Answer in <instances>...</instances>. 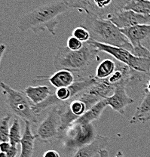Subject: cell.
Wrapping results in <instances>:
<instances>
[{
	"instance_id": "7a4b0ae2",
	"label": "cell",
	"mask_w": 150,
	"mask_h": 157,
	"mask_svg": "<svg viewBox=\"0 0 150 157\" xmlns=\"http://www.w3.org/2000/svg\"><path fill=\"white\" fill-rule=\"evenodd\" d=\"M98 50L90 42H84L82 48L72 51L67 47H59L54 58L56 70H66L76 73H82L89 70L94 62L100 58Z\"/></svg>"
},
{
	"instance_id": "30bf717a",
	"label": "cell",
	"mask_w": 150,
	"mask_h": 157,
	"mask_svg": "<svg viewBox=\"0 0 150 157\" xmlns=\"http://www.w3.org/2000/svg\"><path fill=\"white\" fill-rule=\"evenodd\" d=\"M120 29L129 28L138 25L150 24V17L130 10H122L110 20Z\"/></svg>"
},
{
	"instance_id": "52a82bcc",
	"label": "cell",
	"mask_w": 150,
	"mask_h": 157,
	"mask_svg": "<svg viewBox=\"0 0 150 157\" xmlns=\"http://www.w3.org/2000/svg\"><path fill=\"white\" fill-rule=\"evenodd\" d=\"M100 52H103L113 57L117 61L126 65L128 67L138 73L150 75V59L138 58L127 49L104 45L90 40Z\"/></svg>"
},
{
	"instance_id": "484cf974",
	"label": "cell",
	"mask_w": 150,
	"mask_h": 157,
	"mask_svg": "<svg viewBox=\"0 0 150 157\" xmlns=\"http://www.w3.org/2000/svg\"><path fill=\"white\" fill-rule=\"evenodd\" d=\"M11 147V144L10 142H2L0 144V150L2 153H7Z\"/></svg>"
},
{
	"instance_id": "d6986e66",
	"label": "cell",
	"mask_w": 150,
	"mask_h": 157,
	"mask_svg": "<svg viewBox=\"0 0 150 157\" xmlns=\"http://www.w3.org/2000/svg\"><path fill=\"white\" fill-rule=\"evenodd\" d=\"M117 63L111 59H104L97 65L94 78L97 80H103L113 74L116 70Z\"/></svg>"
},
{
	"instance_id": "6da1fadb",
	"label": "cell",
	"mask_w": 150,
	"mask_h": 157,
	"mask_svg": "<svg viewBox=\"0 0 150 157\" xmlns=\"http://www.w3.org/2000/svg\"><path fill=\"white\" fill-rule=\"evenodd\" d=\"M70 8L63 0L41 5L23 14L17 21V28L21 32L32 30L34 33L47 30L52 36L56 35L58 17Z\"/></svg>"
},
{
	"instance_id": "5bb4252c",
	"label": "cell",
	"mask_w": 150,
	"mask_h": 157,
	"mask_svg": "<svg viewBox=\"0 0 150 157\" xmlns=\"http://www.w3.org/2000/svg\"><path fill=\"white\" fill-rule=\"evenodd\" d=\"M42 81H48L54 88L59 89L61 88L69 87L73 85L75 82V78L73 72L66 70H60L51 76H38L33 82Z\"/></svg>"
},
{
	"instance_id": "cb8c5ba5",
	"label": "cell",
	"mask_w": 150,
	"mask_h": 157,
	"mask_svg": "<svg viewBox=\"0 0 150 157\" xmlns=\"http://www.w3.org/2000/svg\"><path fill=\"white\" fill-rule=\"evenodd\" d=\"M73 36L77 38L82 42H87L91 40V34L87 29L84 27H76L73 31Z\"/></svg>"
},
{
	"instance_id": "d6a6232c",
	"label": "cell",
	"mask_w": 150,
	"mask_h": 157,
	"mask_svg": "<svg viewBox=\"0 0 150 157\" xmlns=\"http://www.w3.org/2000/svg\"><path fill=\"white\" fill-rule=\"evenodd\" d=\"M147 1H150V0H147Z\"/></svg>"
},
{
	"instance_id": "f546056e",
	"label": "cell",
	"mask_w": 150,
	"mask_h": 157,
	"mask_svg": "<svg viewBox=\"0 0 150 157\" xmlns=\"http://www.w3.org/2000/svg\"><path fill=\"white\" fill-rule=\"evenodd\" d=\"M6 46L4 45V44H1V45H0V51H1V52H0V55H1V58H0V61H2V57L3 55H4V53L5 52H6Z\"/></svg>"
},
{
	"instance_id": "e0dca14e",
	"label": "cell",
	"mask_w": 150,
	"mask_h": 157,
	"mask_svg": "<svg viewBox=\"0 0 150 157\" xmlns=\"http://www.w3.org/2000/svg\"><path fill=\"white\" fill-rule=\"evenodd\" d=\"M24 92L34 105H37L45 101L53 93L48 86H28L24 90Z\"/></svg>"
},
{
	"instance_id": "277c9868",
	"label": "cell",
	"mask_w": 150,
	"mask_h": 157,
	"mask_svg": "<svg viewBox=\"0 0 150 157\" xmlns=\"http://www.w3.org/2000/svg\"><path fill=\"white\" fill-rule=\"evenodd\" d=\"M69 8L94 17L110 20L131 0H63Z\"/></svg>"
},
{
	"instance_id": "5b68a950",
	"label": "cell",
	"mask_w": 150,
	"mask_h": 157,
	"mask_svg": "<svg viewBox=\"0 0 150 157\" xmlns=\"http://www.w3.org/2000/svg\"><path fill=\"white\" fill-rule=\"evenodd\" d=\"M96 82L97 79L94 78V76H90L88 77L81 78L77 81H75V82L69 87L56 89L54 92L52 93L51 95L45 101L37 105L33 104L34 112L36 115L39 116L41 113L45 109L51 108L54 106L68 104L81 92L94 86Z\"/></svg>"
},
{
	"instance_id": "83f0119b",
	"label": "cell",
	"mask_w": 150,
	"mask_h": 157,
	"mask_svg": "<svg viewBox=\"0 0 150 157\" xmlns=\"http://www.w3.org/2000/svg\"><path fill=\"white\" fill-rule=\"evenodd\" d=\"M7 154L8 157H16L17 156V147H14V146H11V147L10 148V150L6 153Z\"/></svg>"
},
{
	"instance_id": "f1b7e54d",
	"label": "cell",
	"mask_w": 150,
	"mask_h": 157,
	"mask_svg": "<svg viewBox=\"0 0 150 157\" xmlns=\"http://www.w3.org/2000/svg\"><path fill=\"white\" fill-rule=\"evenodd\" d=\"M98 155L100 157H109L110 156L109 151L107 150V149H103V150H100V151L99 152Z\"/></svg>"
},
{
	"instance_id": "2e32d148",
	"label": "cell",
	"mask_w": 150,
	"mask_h": 157,
	"mask_svg": "<svg viewBox=\"0 0 150 157\" xmlns=\"http://www.w3.org/2000/svg\"><path fill=\"white\" fill-rule=\"evenodd\" d=\"M31 125L32 123L28 121L24 122V131L21 141V151L18 157H32L33 154L36 137L32 133Z\"/></svg>"
},
{
	"instance_id": "8992f818",
	"label": "cell",
	"mask_w": 150,
	"mask_h": 157,
	"mask_svg": "<svg viewBox=\"0 0 150 157\" xmlns=\"http://www.w3.org/2000/svg\"><path fill=\"white\" fill-rule=\"evenodd\" d=\"M2 91L6 98V104L10 113L20 118L24 122L38 123L39 116L33 110V104L30 101L24 91L16 90L2 82Z\"/></svg>"
},
{
	"instance_id": "603a6c76",
	"label": "cell",
	"mask_w": 150,
	"mask_h": 157,
	"mask_svg": "<svg viewBox=\"0 0 150 157\" xmlns=\"http://www.w3.org/2000/svg\"><path fill=\"white\" fill-rule=\"evenodd\" d=\"M12 114L8 113L4 117L2 118L0 121V140L2 142L9 141V134H10V128L9 123L11 119Z\"/></svg>"
},
{
	"instance_id": "ac0fdd59",
	"label": "cell",
	"mask_w": 150,
	"mask_h": 157,
	"mask_svg": "<svg viewBox=\"0 0 150 157\" xmlns=\"http://www.w3.org/2000/svg\"><path fill=\"white\" fill-rule=\"evenodd\" d=\"M107 107V104L106 101L103 100L96 104L90 109H88L84 115L79 117L74 123H80V124H91L94 121L98 120L100 119L103 112L106 107Z\"/></svg>"
},
{
	"instance_id": "ffe728a7",
	"label": "cell",
	"mask_w": 150,
	"mask_h": 157,
	"mask_svg": "<svg viewBox=\"0 0 150 157\" xmlns=\"http://www.w3.org/2000/svg\"><path fill=\"white\" fill-rule=\"evenodd\" d=\"M124 10H130L139 14L150 17V1L147 0H131Z\"/></svg>"
},
{
	"instance_id": "7402d4cb",
	"label": "cell",
	"mask_w": 150,
	"mask_h": 157,
	"mask_svg": "<svg viewBox=\"0 0 150 157\" xmlns=\"http://www.w3.org/2000/svg\"><path fill=\"white\" fill-rule=\"evenodd\" d=\"M68 107L72 113L79 119L81 116L84 115V113L88 110L87 106L85 103L79 98H76L73 101L68 103Z\"/></svg>"
},
{
	"instance_id": "d4e9b609",
	"label": "cell",
	"mask_w": 150,
	"mask_h": 157,
	"mask_svg": "<svg viewBox=\"0 0 150 157\" xmlns=\"http://www.w3.org/2000/svg\"><path fill=\"white\" fill-rule=\"evenodd\" d=\"M83 45H84V43L82 42L72 36L71 37L68 39L66 47L72 51H79L81 48H82Z\"/></svg>"
},
{
	"instance_id": "ba28073f",
	"label": "cell",
	"mask_w": 150,
	"mask_h": 157,
	"mask_svg": "<svg viewBox=\"0 0 150 157\" xmlns=\"http://www.w3.org/2000/svg\"><path fill=\"white\" fill-rule=\"evenodd\" d=\"M97 134L91 124L73 123L63 133L62 141L65 150L71 152L91 143Z\"/></svg>"
},
{
	"instance_id": "3957f363",
	"label": "cell",
	"mask_w": 150,
	"mask_h": 157,
	"mask_svg": "<svg viewBox=\"0 0 150 157\" xmlns=\"http://www.w3.org/2000/svg\"><path fill=\"white\" fill-rule=\"evenodd\" d=\"M82 27L91 34V40L104 45L127 49L132 52L133 46L128 38L110 20H104L86 14Z\"/></svg>"
},
{
	"instance_id": "4fadbf2b",
	"label": "cell",
	"mask_w": 150,
	"mask_h": 157,
	"mask_svg": "<svg viewBox=\"0 0 150 157\" xmlns=\"http://www.w3.org/2000/svg\"><path fill=\"white\" fill-rule=\"evenodd\" d=\"M150 120V75L143 89V98L130 120V124L144 123Z\"/></svg>"
},
{
	"instance_id": "7c38bea8",
	"label": "cell",
	"mask_w": 150,
	"mask_h": 157,
	"mask_svg": "<svg viewBox=\"0 0 150 157\" xmlns=\"http://www.w3.org/2000/svg\"><path fill=\"white\" fill-rule=\"evenodd\" d=\"M133 48L143 46L150 52V24L138 25L121 29Z\"/></svg>"
},
{
	"instance_id": "4316f807",
	"label": "cell",
	"mask_w": 150,
	"mask_h": 157,
	"mask_svg": "<svg viewBox=\"0 0 150 157\" xmlns=\"http://www.w3.org/2000/svg\"><path fill=\"white\" fill-rule=\"evenodd\" d=\"M43 157H60V156L57 150H49L45 152Z\"/></svg>"
},
{
	"instance_id": "1f68e13d",
	"label": "cell",
	"mask_w": 150,
	"mask_h": 157,
	"mask_svg": "<svg viewBox=\"0 0 150 157\" xmlns=\"http://www.w3.org/2000/svg\"><path fill=\"white\" fill-rule=\"evenodd\" d=\"M0 157H8V156L6 153H2V152H1V153H0Z\"/></svg>"
},
{
	"instance_id": "44dd1931",
	"label": "cell",
	"mask_w": 150,
	"mask_h": 157,
	"mask_svg": "<svg viewBox=\"0 0 150 157\" xmlns=\"http://www.w3.org/2000/svg\"><path fill=\"white\" fill-rule=\"evenodd\" d=\"M22 137L20 121L17 119H14L11 126L10 134H9V142L11 146L17 147L18 144H21Z\"/></svg>"
},
{
	"instance_id": "9a60e30c",
	"label": "cell",
	"mask_w": 150,
	"mask_h": 157,
	"mask_svg": "<svg viewBox=\"0 0 150 157\" xmlns=\"http://www.w3.org/2000/svg\"><path fill=\"white\" fill-rule=\"evenodd\" d=\"M110 137L97 135L92 142L76 150L73 157H95L100 150L106 149L110 141Z\"/></svg>"
},
{
	"instance_id": "8fae6325",
	"label": "cell",
	"mask_w": 150,
	"mask_h": 157,
	"mask_svg": "<svg viewBox=\"0 0 150 157\" xmlns=\"http://www.w3.org/2000/svg\"><path fill=\"white\" fill-rule=\"evenodd\" d=\"M127 86L128 85L125 83L118 85L114 88L113 93L104 99L107 106H110L121 115L125 114V108L134 103V100L127 94Z\"/></svg>"
},
{
	"instance_id": "4dcf8cb0",
	"label": "cell",
	"mask_w": 150,
	"mask_h": 157,
	"mask_svg": "<svg viewBox=\"0 0 150 157\" xmlns=\"http://www.w3.org/2000/svg\"><path fill=\"white\" fill-rule=\"evenodd\" d=\"M115 157H125V156H124L122 150H118L116 153V154H115Z\"/></svg>"
},
{
	"instance_id": "9c48e42d",
	"label": "cell",
	"mask_w": 150,
	"mask_h": 157,
	"mask_svg": "<svg viewBox=\"0 0 150 157\" xmlns=\"http://www.w3.org/2000/svg\"><path fill=\"white\" fill-rule=\"evenodd\" d=\"M36 140L42 143H50L55 140H61L63 132L61 130L59 105L51 107L48 115L42 120L35 134Z\"/></svg>"
}]
</instances>
